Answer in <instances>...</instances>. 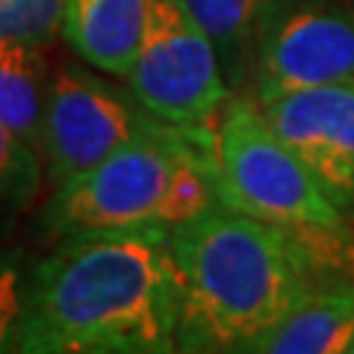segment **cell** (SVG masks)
I'll list each match as a JSON object with an SVG mask.
<instances>
[{
  "label": "cell",
  "instance_id": "obj_2",
  "mask_svg": "<svg viewBox=\"0 0 354 354\" xmlns=\"http://www.w3.org/2000/svg\"><path fill=\"white\" fill-rule=\"evenodd\" d=\"M171 248L180 278L177 351H248L328 281L295 230L221 201L177 225Z\"/></svg>",
  "mask_w": 354,
  "mask_h": 354
},
{
  "label": "cell",
  "instance_id": "obj_10",
  "mask_svg": "<svg viewBox=\"0 0 354 354\" xmlns=\"http://www.w3.org/2000/svg\"><path fill=\"white\" fill-rule=\"evenodd\" d=\"M354 339V281H325L281 322L251 342L254 354H348Z\"/></svg>",
  "mask_w": 354,
  "mask_h": 354
},
{
  "label": "cell",
  "instance_id": "obj_16",
  "mask_svg": "<svg viewBox=\"0 0 354 354\" xmlns=\"http://www.w3.org/2000/svg\"><path fill=\"white\" fill-rule=\"evenodd\" d=\"M348 354H354V339H351V346H348Z\"/></svg>",
  "mask_w": 354,
  "mask_h": 354
},
{
  "label": "cell",
  "instance_id": "obj_6",
  "mask_svg": "<svg viewBox=\"0 0 354 354\" xmlns=\"http://www.w3.org/2000/svg\"><path fill=\"white\" fill-rule=\"evenodd\" d=\"M160 121L133 92H121L83 65H62L50 77L41 121L44 180L59 189Z\"/></svg>",
  "mask_w": 354,
  "mask_h": 354
},
{
  "label": "cell",
  "instance_id": "obj_13",
  "mask_svg": "<svg viewBox=\"0 0 354 354\" xmlns=\"http://www.w3.org/2000/svg\"><path fill=\"white\" fill-rule=\"evenodd\" d=\"M44 183L39 151L0 124V230L12 227L36 204Z\"/></svg>",
  "mask_w": 354,
  "mask_h": 354
},
{
  "label": "cell",
  "instance_id": "obj_14",
  "mask_svg": "<svg viewBox=\"0 0 354 354\" xmlns=\"http://www.w3.org/2000/svg\"><path fill=\"white\" fill-rule=\"evenodd\" d=\"M32 263L21 248H0V354L21 351Z\"/></svg>",
  "mask_w": 354,
  "mask_h": 354
},
{
  "label": "cell",
  "instance_id": "obj_8",
  "mask_svg": "<svg viewBox=\"0 0 354 354\" xmlns=\"http://www.w3.org/2000/svg\"><path fill=\"white\" fill-rule=\"evenodd\" d=\"M274 133L316 177L328 201L354 216V80L254 97Z\"/></svg>",
  "mask_w": 354,
  "mask_h": 354
},
{
  "label": "cell",
  "instance_id": "obj_1",
  "mask_svg": "<svg viewBox=\"0 0 354 354\" xmlns=\"http://www.w3.org/2000/svg\"><path fill=\"white\" fill-rule=\"evenodd\" d=\"M180 278L165 227L57 239L32 263L24 354L177 351Z\"/></svg>",
  "mask_w": 354,
  "mask_h": 354
},
{
  "label": "cell",
  "instance_id": "obj_3",
  "mask_svg": "<svg viewBox=\"0 0 354 354\" xmlns=\"http://www.w3.org/2000/svg\"><path fill=\"white\" fill-rule=\"evenodd\" d=\"M213 204H218V192L209 148L160 121L53 189L39 230L48 239L124 227L174 230Z\"/></svg>",
  "mask_w": 354,
  "mask_h": 354
},
{
  "label": "cell",
  "instance_id": "obj_5",
  "mask_svg": "<svg viewBox=\"0 0 354 354\" xmlns=\"http://www.w3.org/2000/svg\"><path fill=\"white\" fill-rule=\"evenodd\" d=\"M136 101L213 153V130L234 97L218 50L186 0H148L136 62L127 74Z\"/></svg>",
  "mask_w": 354,
  "mask_h": 354
},
{
  "label": "cell",
  "instance_id": "obj_12",
  "mask_svg": "<svg viewBox=\"0 0 354 354\" xmlns=\"http://www.w3.org/2000/svg\"><path fill=\"white\" fill-rule=\"evenodd\" d=\"M186 3L216 44L230 92L248 95L254 71V36H257L260 12L269 0H186Z\"/></svg>",
  "mask_w": 354,
  "mask_h": 354
},
{
  "label": "cell",
  "instance_id": "obj_15",
  "mask_svg": "<svg viewBox=\"0 0 354 354\" xmlns=\"http://www.w3.org/2000/svg\"><path fill=\"white\" fill-rule=\"evenodd\" d=\"M65 0H0V41L48 48L62 32Z\"/></svg>",
  "mask_w": 354,
  "mask_h": 354
},
{
  "label": "cell",
  "instance_id": "obj_7",
  "mask_svg": "<svg viewBox=\"0 0 354 354\" xmlns=\"http://www.w3.org/2000/svg\"><path fill=\"white\" fill-rule=\"evenodd\" d=\"M339 80H354V3L269 0L254 36V97Z\"/></svg>",
  "mask_w": 354,
  "mask_h": 354
},
{
  "label": "cell",
  "instance_id": "obj_11",
  "mask_svg": "<svg viewBox=\"0 0 354 354\" xmlns=\"http://www.w3.org/2000/svg\"><path fill=\"white\" fill-rule=\"evenodd\" d=\"M44 48L27 41H0V124H6L39 151L44 104H48Z\"/></svg>",
  "mask_w": 354,
  "mask_h": 354
},
{
  "label": "cell",
  "instance_id": "obj_4",
  "mask_svg": "<svg viewBox=\"0 0 354 354\" xmlns=\"http://www.w3.org/2000/svg\"><path fill=\"white\" fill-rule=\"evenodd\" d=\"M209 162L218 201L239 213L286 230H330L348 221L251 95H234L218 115Z\"/></svg>",
  "mask_w": 354,
  "mask_h": 354
},
{
  "label": "cell",
  "instance_id": "obj_9",
  "mask_svg": "<svg viewBox=\"0 0 354 354\" xmlns=\"http://www.w3.org/2000/svg\"><path fill=\"white\" fill-rule=\"evenodd\" d=\"M148 0H65L62 36L86 65L124 77L136 62Z\"/></svg>",
  "mask_w": 354,
  "mask_h": 354
}]
</instances>
